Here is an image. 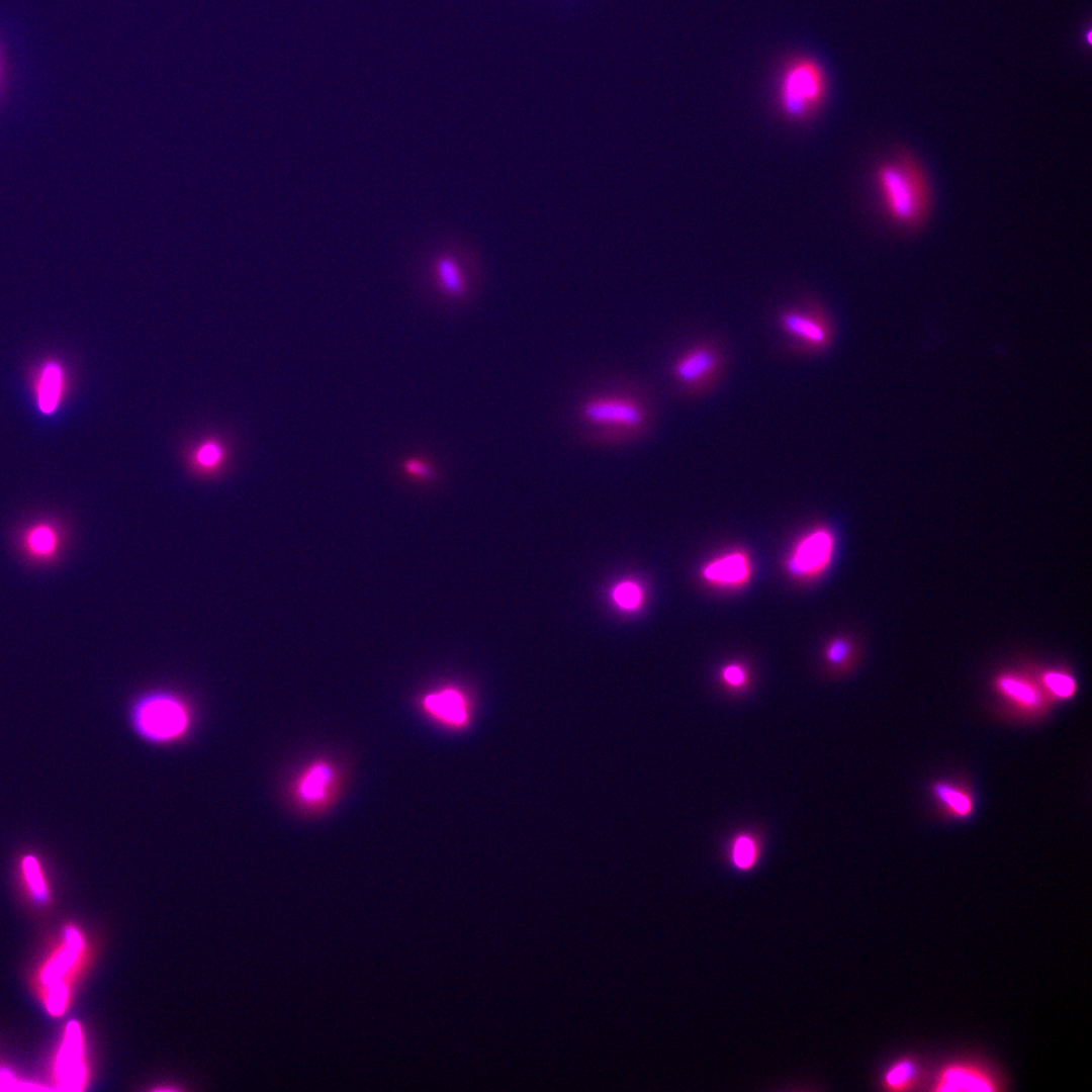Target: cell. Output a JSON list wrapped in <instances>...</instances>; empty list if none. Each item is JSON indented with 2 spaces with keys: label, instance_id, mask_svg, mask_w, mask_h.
Wrapping results in <instances>:
<instances>
[{
  "label": "cell",
  "instance_id": "obj_26",
  "mask_svg": "<svg viewBox=\"0 0 1092 1092\" xmlns=\"http://www.w3.org/2000/svg\"><path fill=\"white\" fill-rule=\"evenodd\" d=\"M850 654L851 646L847 640L842 638L832 640L825 650L826 659L834 666L843 665Z\"/></svg>",
  "mask_w": 1092,
  "mask_h": 1092
},
{
  "label": "cell",
  "instance_id": "obj_7",
  "mask_svg": "<svg viewBox=\"0 0 1092 1092\" xmlns=\"http://www.w3.org/2000/svg\"><path fill=\"white\" fill-rule=\"evenodd\" d=\"M724 367L721 349L710 341L696 343L681 351L673 360V380L691 393L710 389L720 378Z\"/></svg>",
  "mask_w": 1092,
  "mask_h": 1092
},
{
  "label": "cell",
  "instance_id": "obj_15",
  "mask_svg": "<svg viewBox=\"0 0 1092 1092\" xmlns=\"http://www.w3.org/2000/svg\"><path fill=\"white\" fill-rule=\"evenodd\" d=\"M35 380V397L39 411L46 415L53 414L64 393L63 368L55 361H48L39 368Z\"/></svg>",
  "mask_w": 1092,
  "mask_h": 1092
},
{
  "label": "cell",
  "instance_id": "obj_3",
  "mask_svg": "<svg viewBox=\"0 0 1092 1092\" xmlns=\"http://www.w3.org/2000/svg\"><path fill=\"white\" fill-rule=\"evenodd\" d=\"M423 259L429 279L442 296L451 300L468 296L480 267L473 248L448 239L433 245Z\"/></svg>",
  "mask_w": 1092,
  "mask_h": 1092
},
{
  "label": "cell",
  "instance_id": "obj_20",
  "mask_svg": "<svg viewBox=\"0 0 1092 1092\" xmlns=\"http://www.w3.org/2000/svg\"><path fill=\"white\" fill-rule=\"evenodd\" d=\"M933 794L939 803L956 816L967 817L973 811L971 795L954 785L937 783L933 786Z\"/></svg>",
  "mask_w": 1092,
  "mask_h": 1092
},
{
  "label": "cell",
  "instance_id": "obj_18",
  "mask_svg": "<svg viewBox=\"0 0 1092 1092\" xmlns=\"http://www.w3.org/2000/svg\"><path fill=\"white\" fill-rule=\"evenodd\" d=\"M225 447L214 438H208L195 446L191 453V464L201 474H211L224 463Z\"/></svg>",
  "mask_w": 1092,
  "mask_h": 1092
},
{
  "label": "cell",
  "instance_id": "obj_16",
  "mask_svg": "<svg viewBox=\"0 0 1092 1092\" xmlns=\"http://www.w3.org/2000/svg\"><path fill=\"white\" fill-rule=\"evenodd\" d=\"M996 686L1009 701L1025 710H1035L1042 704L1038 689L1026 678L1014 674L1001 675Z\"/></svg>",
  "mask_w": 1092,
  "mask_h": 1092
},
{
  "label": "cell",
  "instance_id": "obj_8",
  "mask_svg": "<svg viewBox=\"0 0 1092 1092\" xmlns=\"http://www.w3.org/2000/svg\"><path fill=\"white\" fill-rule=\"evenodd\" d=\"M833 536L823 528L803 536L787 559V569L798 577H810L822 572L831 560Z\"/></svg>",
  "mask_w": 1092,
  "mask_h": 1092
},
{
  "label": "cell",
  "instance_id": "obj_28",
  "mask_svg": "<svg viewBox=\"0 0 1092 1092\" xmlns=\"http://www.w3.org/2000/svg\"><path fill=\"white\" fill-rule=\"evenodd\" d=\"M403 467L407 473L419 478H430L434 473L429 463L418 458L407 459L403 463Z\"/></svg>",
  "mask_w": 1092,
  "mask_h": 1092
},
{
  "label": "cell",
  "instance_id": "obj_6",
  "mask_svg": "<svg viewBox=\"0 0 1092 1092\" xmlns=\"http://www.w3.org/2000/svg\"><path fill=\"white\" fill-rule=\"evenodd\" d=\"M778 327L792 348L802 354L823 353L833 341V324L815 303L784 308L778 315Z\"/></svg>",
  "mask_w": 1092,
  "mask_h": 1092
},
{
  "label": "cell",
  "instance_id": "obj_25",
  "mask_svg": "<svg viewBox=\"0 0 1092 1092\" xmlns=\"http://www.w3.org/2000/svg\"><path fill=\"white\" fill-rule=\"evenodd\" d=\"M48 986V1009L52 1014L59 1015L64 1011L66 1006L67 988L62 980L53 982Z\"/></svg>",
  "mask_w": 1092,
  "mask_h": 1092
},
{
  "label": "cell",
  "instance_id": "obj_11",
  "mask_svg": "<svg viewBox=\"0 0 1092 1092\" xmlns=\"http://www.w3.org/2000/svg\"><path fill=\"white\" fill-rule=\"evenodd\" d=\"M64 533L53 520H36L22 529L18 547L23 556L32 563L50 564L64 547Z\"/></svg>",
  "mask_w": 1092,
  "mask_h": 1092
},
{
  "label": "cell",
  "instance_id": "obj_13",
  "mask_svg": "<svg viewBox=\"0 0 1092 1092\" xmlns=\"http://www.w3.org/2000/svg\"><path fill=\"white\" fill-rule=\"evenodd\" d=\"M82 1036L80 1026L71 1021L66 1027L63 1045L57 1059V1075L65 1090H80L85 1077L82 1064Z\"/></svg>",
  "mask_w": 1092,
  "mask_h": 1092
},
{
  "label": "cell",
  "instance_id": "obj_10",
  "mask_svg": "<svg viewBox=\"0 0 1092 1092\" xmlns=\"http://www.w3.org/2000/svg\"><path fill=\"white\" fill-rule=\"evenodd\" d=\"M1000 1083L986 1068L973 1062H952L942 1067L934 1077L932 1090L939 1092H993L1001 1090Z\"/></svg>",
  "mask_w": 1092,
  "mask_h": 1092
},
{
  "label": "cell",
  "instance_id": "obj_29",
  "mask_svg": "<svg viewBox=\"0 0 1092 1092\" xmlns=\"http://www.w3.org/2000/svg\"><path fill=\"white\" fill-rule=\"evenodd\" d=\"M40 1089L26 1083H18L7 1071H0V1090H33Z\"/></svg>",
  "mask_w": 1092,
  "mask_h": 1092
},
{
  "label": "cell",
  "instance_id": "obj_22",
  "mask_svg": "<svg viewBox=\"0 0 1092 1092\" xmlns=\"http://www.w3.org/2000/svg\"><path fill=\"white\" fill-rule=\"evenodd\" d=\"M758 850L755 841L747 834L738 835L732 845L733 864L742 871L751 869L757 859Z\"/></svg>",
  "mask_w": 1092,
  "mask_h": 1092
},
{
  "label": "cell",
  "instance_id": "obj_12",
  "mask_svg": "<svg viewBox=\"0 0 1092 1092\" xmlns=\"http://www.w3.org/2000/svg\"><path fill=\"white\" fill-rule=\"evenodd\" d=\"M421 707L429 718L449 729H463L471 719L467 697L454 687H445L426 694L422 698Z\"/></svg>",
  "mask_w": 1092,
  "mask_h": 1092
},
{
  "label": "cell",
  "instance_id": "obj_4",
  "mask_svg": "<svg viewBox=\"0 0 1092 1092\" xmlns=\"http://www.w3.org/2000/svg\"><path fill=\"white\" fill-rule=\"evenodd\" d=\"M778 88L781 110L789 119L800 121L811 116L822 104L827 81L816 60L796 57L783 69Z\"/></svg>",
  "mask_w": 1092,
  "mask_h": 1092
},
{
  "label": "cell",
  "instance_id": "obj_27",
  "mask_svg": "<svg viewBox=\"0 0 1092 1092\" xmlns=\"http://www.w3.org/2000/svg\"><path fill=\"white\" fill-rule=\"evenodd\" d=\"M721 677L727 686L741 688L746 681V672L741 665L730 663L722 669Z\"/></svg>",
  "mask_w": 1092,
  "mask_h": 1092
},
{
  "label": "cell",
  "instance_id": "obj_23",
  "mask_svg": "<svg viewBox=\"0 0 1092 1092\" xmlns=\"http://www.w3.org/2000/svg\"><path fill=\"white\" fill-rule=\"evenodd\" d=\"M1041 679L1045 689L1057 698L1068 699L1076 692L1075 679L1065 671H1046Z\"/></svg>",
  "mask_w": 1092,
  "mask_h": 1092
},
{
  "label": "cell",
  "instance_id": "obj_2",
  "mask_svg": "<svg viewBox=\"0 0 1092 1092\" xmlns=\"http://www.w3.org/2000/svg\"><path fill=\"white\" fill-rule=\"evenodd\" d=\"M128 722L135 735L153 745H170L185 738L193 725L186 700L168 690H152L134 699Z\"/></svg>",
  "mask_w": 1092,
  "mask_h": 1092
},
{
  "label": "cell",
  "instance_id": "obj_9",
  "mask_svg": "<svg viewBox=\"0 0 1092 1092\" xmlns=\"http://www.w3.org/2000/svg\"><path fill=\"white\" fill-rule=\"evenodd\" d=\"M337 780V770L330 761L314 760L296 777L293 797L304 808H323L331 800Z\"/></svg>",
  "mask_w": 1092,
  "mask_h": 1092
},
{
  "label": "cell",
  "instance_id": "obj_17",
  "mask_svg": "<svg viewBox=\"0 0 1092 1092\" xmlns=\"http://www.w3.org/2000/svg\"><path fill=\"white\" fill-rule=\"evenodd\" d=\"M81 947L82 939L78 931L74 928L67 929L66 948H64L44 969L42 981L49 985L53 982L62 980L65 973L76 962Z\"/></svg>",
  "mask_w": 1092,
  "mask_h": 1092
},
{
  "label": "cell",
  "instance_id": "obj_1",
  "mask_svg": "<svg viewBox=\"0 0 1092 1092\" xmlns=\"http://www.w3.org/2000/svg\"><path fill=\"white\" fill-rule=\"evenodd\" d=\"M876 181L884 208L896 224L913 228L921 223L930 203L927 177L918 162L901 154L883 162Z\"/></svg>",
  "mask_w": 1092,
  "mask_h": 1092
},
{
  "label": "cell",
  "instance_id": "obj_19",
  "mask_svg": "<svg viewBox=\"0 0 1092 1092\" xmlns=\"http://www.w3.org/2000/svg\"><path fill=\"white\" fill-rule=\"evenodd\" d=\"M918 1078V1067L909 1059H899L884 1073L882 1084L891 1091H904L914 1088Z\"/></svg>",
  "mask_w": 1092,
  "mask_h": 1092
},
{
  "label": "cell",
  "instance_id": "obj_24",
  "mask_svg": "<svg viewBox=\"0 0 1092 1092\" xmlns=\"http://www.w3.org/2000/svg\"><path fill=\"white\" fill-rule=\"evenodd\" d=\"M613 598L621 608L634 609L641 602V592L639 586L633 582H622L615 587Z\"/></svg>",
  "mask_w": 1092,
  "mask_h": 1092
},
{
  "label": "cell",
  "instance_id": "obj_5",
  "mask_svg": "<svg viewBox=\"0 0 1092 1092\" xmlns=\"http://www.w3.org/2000/svg\"><path fill=\"white\" fill-rule=\"evenodd\" d=\"M580 420L587 426L613 435H631L645 427L648 410L637 397L620 392L588 396L579 405Z\"/></svg>",
  "mask_w": 1092,
  "mask_h": 1092
},
{
  "label": "cell",
  "instance_id": "obj_21",
  "mask_svg": "<svg viewBox=\"0 0 1092 1092\" xmlns=\"http://www.w3.org/2000/svg\"><path fill=\"white\" fill-rule=\"evenodd\" d=\"M21 872L32 895L43 900L47 897V885L42 874L41 864L33 853L22 855L20 860Z\"/></svg>",
  "mask_w": 1092,
  "mask_h": 1092
},
{
  "label": "cell",
  "instance_id": "obj_14",
  "mask_svg": "<svg viewBox=\"0 0 1092 1092\" xmlns=\"http://www.w3.org/2000/svg\"><path fill=\"white\" fill-rule=\"evenodd\" d=\"M751 567L747 556L740 551L721 555L703 568V577L720 586H738L747 581Z\"/></svg>",
  "mask_w": 1092,
  "mask_h": 1092
}]
</instances>
